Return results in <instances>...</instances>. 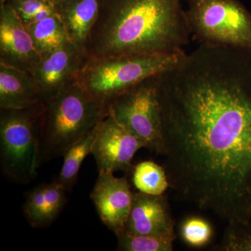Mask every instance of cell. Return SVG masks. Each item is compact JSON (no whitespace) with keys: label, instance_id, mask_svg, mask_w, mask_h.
Returning <instances> with one entry per match:
<instances>
[{"label":"cell","instance_id":"4","mask_svg":"<svg viewBox=\"0 0 251 251\" xmlns=\"http://www.w3.org/2000/svg\"><path fill=\"white\" fill-rule=\"evenodd\" d=\"M186 52L122 55L87 59L77 81L108 108L114 99L142 80L175 67Z\"/></svg>","mask_w":251,"mask_h":251},{"label":"cell","instance_id":"2","mask_svg":"<svg viewBox=\"0 0 251 251\" xmlns=\"http://www.w3.org/2000/svg\"><path fill=\"white\" fill-rule=\"evenodd\" d=\"M191 34L180 0H99L87 58L183 52Z\"/></svg>","mask_w":251,"mask_h":251},{"label":"cell","instance_id":"7","mask_svg":"<svg viewBox=\"0 0 251 251\" xmlns=\"http://www.w3.org/2000/svg\"><path fill=\"white\" fill-rule=\"evenodd\" d=\"M156 75L119 95L109 105L108 114L143 140L147 149L161 154V117Z\"/></svg>","mask_w":251,"mask_h":251},{"label":"cell","instance_id":"19","mask_svg":"<svg viewBox=\"0 0 251 251\" xmlns=\"http://www.w3.org/2000/svg\"><path fill=\"white\" fill-rule=\"evenodd\" d=\"M117 251H172L173 241L156 236L130 234L125 231L116 234Z\"/></svg>","mask_w":251,"mask_h":251},{"label":"cell","instance_id":"6","mask_svg":"<svg viewBox=\"0 0 251 251\" xmlns=\"http://www.w3.org/2000/svg\"><path fill=\"white\" fill-rule=\"evenodd\" d=\"M186 22L201 44L251 50V14L238 0H186Z\"/></svg>","mask_w":251,"mask_h":251},{"label":"cell","instance_id":"23","mask_svg":"<svg viewBox=\"0 0 251 251\" xmlns=\"http://www.w3.org/2000/svg\"><path fill=\"white\" fill-rule=\"evenodd\" d=\"M247 223L251 224V202L250 207H249V214H248V221Z\"/></svg>","mask_w":251,"mask_h":251},{"label":"cell","instance_id":"20","mask_svg":"<svg viewBox=\"0 0 251 251\" xmlns=\"http://www.w3.org/2000/svg\"><path fill=\"white\" fill-rule=\"evenodd\" d=\"M181 239L190 247L201 248L210 242L213 235L210 223L200 216L186 218L179 227Z\"/></svg>","mask_w":251,"mask_h":251},{"label":"cell","instance_id":"3","mask_svg":"<svg viewBox=\"0 0 251 251\" xmlns=\"http://www.w3.org/2000/svg\"><path fill=\"white\" fill-rule=\"evenodd\" d=\"M108 115L77 79L68 84L44 105L39 165L62 156Z\"/></svg>","mask_w":251,"mask_h":251},{"label":"cell","instance_id":"13","mask_svg":"<svg viewBox=\"0 0 251 251\" xmlns=\"http://www.w3.org/2000/svg\"><path fill=\"white\" fill-rule=\"evenodd\" d=\"M67 192L56 181L39 185L27 191L23 211L31 227L44 228L50 226L67 202Z\"/></svg>","mask_w":251,"mask_h":251},{"label":"cell","instance_id":"12","mask_svg":"<svg viewBox=\"0 0 251 251\" xmlns=\"http://www.w3.org/2000/svg\"><path fill=\"white\" fill-rule=\"evenodd\" d=\"M130 234L156 236L174 242L175 220L166 195H133L129 216L124 230Z\"/></svg>","mask_w":251,"mask_h":251},{"label":"cell","instance_id":"21","mask_svg":"<svg viewBox=\"0 0 251 251\" xmlns=\"http://www.w3.org/2000/svg\"><path fill=\"white\" fill-rule=\"evenodd\" d=\"M214 249L220 251H251V224L228 222L221 244Z\"/></svg>","mask_w":251,"mask_h":251},{"label":"cell","instance_id":"9","mask_svg":"<svg viewBox=\"0 0 251 251\" xmlns=\"http://www.w3.org/2000/svg\"><path fill=\"white\" fill-rule=\"evenodd\" d=\"M87 59L85 52L71 41L41 57L29 74L39 87L43 102L76 80Z\"/></svg>","mask_w":251,"mask_h":251},{"label":"cell","instance_id":"14","mask_svg":"<svg viewBox=\"0 0 251 251\" xmlns=\"http://www.w3.org/2000/svg\"><path fill=\"white\" fill-rule=\"evenodd\" d=\"M41 103L44 102L32 75L0 62V108H27Z\"/></svg>","mask_w":251,"mask_h":251},{"label":"cell","instance_id":"11","mask_svg":"<svg viewBox=\"0 0 251 251\" xmlns=\"http://www.w3.org/2000/svg\"><path fill=\"white\" fill-rule=\"evenodd\" d=\"M40 58L11 2L0 4V62L30 73Z\"/></svg>","mask_w":251,"mask_h":251},{"label":"cell","instance_id":"15","mask_svg":"<svg viewBox=\"0 0 251 251\" xmlns=\"http://www.w3.org/2000/svg\"><path fill=\"white\" fill-rule=\"evenodd\" d=\"M55 11L69 41L84 51L86 41L98 18L99 0H62L55 4Z\"/></svg>","mask_w":251,"mask_h":251},{"label":"cell","instance_id":"24","mask_svg":"<svg viewBox=\"0 0 251 251\" xmlns=\"http://www.w3.org/2000/svg\"><path fill=\"white\" fill-rule=\"evenodd\" d=\"M50 1H51V2L53 3L54 4H57V3H59V1H62V0H49Z\"/></svg>","mask_w":251,"mask_h":251},{"label":"cell","instance_id":"18","mask_svg":"<svg viewBox=\"0 0 251 251\" xmlns=\"http://www.w3.org/2000/svg\"><path fill=\"white\" fill-rule=\"evenodd\" d=\"M133 183L139 192L161 196L170 186L164 167L151 161L140 162L132 169Z\"/></svg>","mask_w":251,"mask_h":251},{"label":"cell","instance_id":"17","mask_svg":"<svg viewBox=\"0 0 251 251\" xmlns=\"http://www.w3.org/2000/svg\"><path fill=\"white\" fill-rule=\"evenodd\" d=\"M97 127L89 134L72 145L63 155L64 161L56 181L67 191H72L76 184L82 163L86 157L92 153L97 135Z\"/></svg>","mask_w":251,"mask_h":251},{"label":"cell","instance_id":"5","mask_svg":"<svg viewBox=\"0 0 251 251\" xmlns=\"http://www.w3.org/2000/svg\"><path fill=\"white\" fill-rule=\"evenodd\" d=\"M44 105L0 108V167L16 184H29L37 176Z\"/></svg>","mask_w":251,"mask_h":251},{"label":"cell","instance_id":"8","mask_svg":"<svg viewBox=\"0 0 251 251\" xmlns=\"http://www.w3.org/2000/svg\"><path fill=\"white\" fill-rule=\"evenodd\" d=\"M146 148L143 140L126 128L110 115L97 127L92 153L99 173L132 171L133 157L140 149Z\"/></svg>","mask_w":251,"mask_h":251},{"label":"cell","instance_id":"22","mask_svg":"<svg viewBox=\"0 0 251 251\" xmlns=\"http://www.w3.org/2000/svg\"><path fill=\"white\" fill-rule=\"evenodd\" d=\"M9 1L25 27L56 14L55 4L49 0H11Z\"/></svg>","mask_w":251,"mask_h":251},{"label":"cell","instance_id":"25","mask_svg":"<svg viewBox=\"0 0 251 251\" xmlns=\"http://www.w3.org/2000/svg\"><path fill=\"white\" fill-rule=\"evenodd\" d=\"M9 1H11V0H0V4H4V3Z\"/></svg>","mask_w":251,"mask_h":251},{"label":"cell","instance_id":"16","mask_svg":"<svg viewBox=\"0 0 251 251\" xmlns=\"http://www.w3.org/2000/svg\"><path fill=\"white\" fill-rule=\"evenodd\" d=\"M26 27L41 57L70 41L65 27L57 14L51 15Z\"/></svg>","mask_w":251,"mask_h":251},{"label":"cell","instance_id":"1","mask_svg":"<svg viewBox=\"0 0 251 251\" xmlns=\"http://www.w3.org/2000/svg\"><path fill=\"white\" fill-rule=\"evenodd\" d=\"M156 78L170 186L227 223H247L251 50L201 44Z\"/></svg>","mask_w":251,"mask_h":251},{"label":"cell","instance_id":"10","mask_svg":"<svg viewBox=\"0 0 251 251\" xmlns=\"http://www.w3.org/2000/svg\"><path fill=\"white\" fill-rule=\"evenodd\" d=\"M133 195L126 176L117 177L111 171L99 173L90 198L103 224L115 234L125 229Z\"/></svg>","mask_w":251,"mask_h":251}]
</instances>
